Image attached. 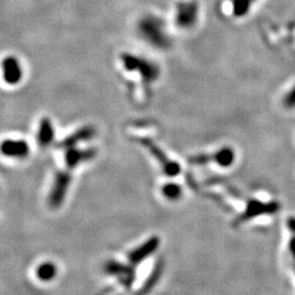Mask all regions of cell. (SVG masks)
<instances>
[{"label": "cell", "mask_w": 295, "mask_h": 295, "mask_svg": "<svg viewBox=\"0 0 295 295\" xmlns=\"http://www.w3.org/2000/svg\"><path fill=\"white\" fill-rule=\"evenodd\" d=\"M197 2H180L176 6L175 23L181 29H189L196 24L198 19Z\"/></svg>", "instance_id": "ba28073f"}, {"label": "cell", "mask_w": 295, "mask_h": 295, "mask_svg": "<svg viewBox=\"0 0 295 295\" xmlns=\"http://www.w3.org/2000/svg\"><path fill=\"white\" fill-rule=\"evenodd\" d=\"M96 134L97 130L93 126H84V127L79 128L75 133L68 136L64 140H61L59 144H58V148L67 150L69 149V148L76 147L78 144H80V142L93 139Z\"/></svg>", "instance_id": "7c38bea8"}, {"label": "cell", "mask_w": 295, "mask_h": 295, "mask_svg": "<svg viewBox=\"0 0 295 295\" xmlns=\"http://www.w3.org/2000/svg\"><path fill=\"white\" fill-rule=\"evenodd\" d=\"M163 272H164V260L160 259L157 260L156 263L153 267V269L150 272L149 277L147 278V280L145 281L144 286L141 287V289L137 293V295H148L150 294L152 290H153L157 283L160 282L161 278L163 276Z\"/></svg>", "instance_id": "4fadbf2b"}, {"label": "cell", "mask_w": 295, "mask_h": 295, "mask_svg": "<svg viewBox=\"0 0 295 295\" xmlns=\"http://www.w3.org/2000/svg\"><path fill=\"white\" fill-rule=\"evenodd\" d=\"M254 1L255 0H233V14L239 18L244 17Z\"/></svg>", "instance_id": "ac0fdd59"}, {"label": "cell", "mask_w": 295, "mask_h": 295, "mask_svg": "<svg viewBox=\"0 0 295 295\" xmlns=\"http://www.w3.org/2000/svg\"><path fill=\"white\" fill-rule=\"evenodd\" d=\"M57 276V267L55 263L50 261H46L41 263L36 269V277H38L41 281L49 282L51 281L52 279H55Z\"/></svg>", "instance_id": "9a60e30c"}, {"label": "cell", "mask_w": 295, "mask_h": 295, "mask_svg": "<svg viewBox=\"0 0 295 295\" xmlns=\"http://www.w3.org/2000/svg\"><path fill=\"white\" fill-rule=\"evenodd\" d=\"M162 194L166 199L171 200V201H175V200H178L182 197L183 189L176 183H167L162 187Z\"/></svg>", "instance_id": "e0dca14e"}, {"label": "cell", "mask_w": 295, "mask_h": 295, "mask_svg": "<svg viewBox=\"0 0 295 295\" xmlns=\"http://www.w3.org/2000/svg\"><path fill=\"white\" fill-rule=\"evenodd\" d=\"M97 155V150L94 148L90 149H78V148L73 147L69 148L66 150L65 153V161L68 168H75L78 165H80L81 163L92 160L93 157Z\"/></svg>", "instance_id": "8fae6325"}, {"label": "cell", "mask_w": 295, "mask_h": 295, "mask_svg": "<svg viewBox=\"0 0 295 295\" xmlns=\"http://www.w3.org/2000/svg\"><path fill=\"white\" fill-rule=\"evenodd\" d=\"M120 61L124 69L130 72H138L142 80L146 83H152L160 77V68L153 61L146 59L144 57L123 52L120 55Z\"/></svg>", "instance_id": "7a4b0ae2"}, {"label": "cell", "mask_w": 295, "mask_h": 295, "mask_svg": "<svg viewBox=\"0 0 295 295\" xmlns=\"http://www.w3.org/2000/svg\"><path fill=\"white\" fill-rule=\"evenodd\" d=\"M0 154L11 159H25L30 154V146L23 139H6L0 142Z\"/></svg>", "instance_id": "9c48e42d"}, {"label": "cell", "mask_w": 295, "mask_h": 295, "mask_svg": "<svg viewBox=\"0 0 295 295\" xmlns=\"http://www.w3.org/2000/svg\"><path fill=\"white\" fill-rule=\"evenodd\" d=\"M71 183V175L67 171L56 173L49 196V204L51 209H58L64 203Z\"/></svg>", "instance_id": "277c9868"}, {"label": "cell", "mask_w": 295, "mask_h": 295, "mask_svg": "<svg viewBox=\"0 0 295 295\" xmlns=\"http://www.w3.org/2000/svg\"><path fill=\"white\" fill-rule=\"evenodd\" d=\"M213 160L215 161V163H218L220 166L222 167H229L232 164H233V162L235 160V153L232 148H222V149L219 150L217 153L212 155Z\"/></svg>", "instance_id": "2e32d148"}, {"label": "cell", "mask_w": 295, "mask_h": 295, "mask_svg": "<svg viewBox=\"0 0 295 295\" xmlns=\"http://www.w3.org/2000/svg\"><path fill=\"white\" fill-rule=\"evenodd\" d=\"M289 249H290V252H291V255H292V257L294 258V260H295V234L289 241Z\"/></svg>", "instance_id": "ffe728a7"}, {"label": "cell", "mask_w": 295, "mask_h": 295, "mask_svg": "<svg viewBox=\"0 0 295 295\" xmlns=\"http://www.w3.org/2000/svg\"><path fill=\"white\" fill-rule=\"evenodd\" d=\"M288 228L290 229V231H292V233L295 234V218L288 219Z\"/></svg>", "instance_id": "44dd1931"}, {"label": "cell", "mask_w": 295, "mask_h": 295, "mask_svg": "<svg viewBox=\"0 0 295 295\" xmlns=\"http://www.w3.org/2000/svg\"><path fill=\"white\" fill-rule=\"evenodd\" d=\"M283 103L284 106L288 108L295 107V87L287 94L286 98L283 99Z\"/></svg>", "instance_id": "d6986e66"}, {"label": "cell", "mask_w": 295, "mask_h": 295, "mask_svg": "<svg viewBox=\"0 0 295 295\" xmlns=\"http://www.w3.org/2000/svg\"><path fill=\"white\" fill-rule=\"evenodd\" d=\"M137 32L140 39L156 49L166 50L172 45L163 20L152 14L144 15L137 24Z\"/></svg>", "instance_id": "6da1fadb"}, {"label": "cell", "mask_w": 295, "mask_h": 295, "mask_svg": "<svg viewBox=\"0 0 295 295\" xmlns=\"http://www.w3.org/2000/svg\"><path fill=\"white\" fill-rule=\"evenodd\" d=\"M104 271L106 275L112 276L126 289H130L136 280V272L133 265H125L116 260L105 262Z\"/></svg>", "instance_id": "8992f818"}, {"label": "cell", "mask_w": 295, "mask_h": 295, "mask_svg": "<svg viewBox=\"0 0 295 295\" xmlns=\"http://www.w3.org/2000/svg\"><path fill=\"white\" fill-rule=\"evenodd\" d=\"M280 210V204L276 201L263 202L260 200H249L247 203L244 212L234 221L235 225H241L247 221L254 218L260 217V215H270L277 213Z\"/></svg>", "instance_id": "3957f363"}, {"label": "cell", "mask_w": 295, "mask_h": 295, "mask_svg": "<svg viewBox=\"0 0 295 295\" xmlns=\"http://www.w3.org/2000/svg\"><path fill=\"white\" fill-rule=\"evenodd\" d=\"M55 138V129L52 126L49 117H43L40 122L38 134H36V140L42 148H46L51 145Z\"/></svg>", "instance_id": "5bb4252c"}, {"label": "cell", "mask_w": 295, "mask_h": 295, "mask_svg": "<svg viewBox=\"0 0 295 295\" xmlns=\"http://www.w3.org/2000/svg\"><path fill=\"white\" fill-rule=\"evenodd\" d=\"M0 69H1V77L4 83L8 86H18L22 81L24 71L21 61L15 56H6L0 62Z\"/></svg>", "instance_id": "52a82bcc"}, {"label": "cell", "mask_w": 295, "mask_h": 295, "mask_svg": "<svg viewBox=\"0 0 295 295\" xmlns=\"http://www.w3.org/2000/svg\"><path fill=\"white\" fill-rule=\"evenodd\" d=\"M160 246V240L156 236H153V238H150L149 240H147L144 244H141L140 246L137 247L136 249L130 252L128 255V260L130 262V265H133L134 267L139 265L140 262L145 261L148 257L153 255L156 251V249L159 248Z\"/></svg>", "instance_id": "30bf717a"}, {"label": "cell", "mask_w": 295, "mask_h": 295, "mask_svg": "<svg viewBox=\"0 0 295 295\" xmlns=\"http://www.w3.org/2000/svg\"><path fill=\"white\" fill-rule=\"evenodd\" d=\"M138 141H139V144L141 146H144L146 149L150 152V154L160 163L162 166V170H163V172H164L166 176L175 177L181 173V171H182L181 165L178 164L177 162L168 159L161 148L157 147L151 139L140 138V139H138Z\"/></svg>", "instance_id": "5b68a950"}]
</instances>
